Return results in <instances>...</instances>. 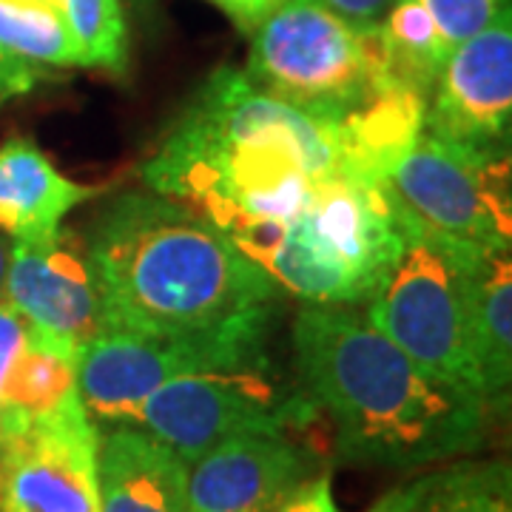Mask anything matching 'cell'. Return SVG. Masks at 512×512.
<instances>
[{"instance_id": "cell-6", "label": "cell", "mask_w": 512, "mask_h": 512, "mask_svg": "<svg viewBox=\"0 0 512 512\" xmlns=\"http://www.w3.org/2000/svg\"><path fill=\"white\" fill-rule=\"evenodd\" d=\"M399 214L402 251L370 296L367 319L430 376L481 402L473 365V296L484 256L495 251L441 237L402 208Z\"/></svg>"}, {"instance_id": "cell-1", "label": "cell", "mask_w": 512, "mask_h": 512, "mask_svg": "<svg viewBox=\"0 0 512 512\" xmlns=\"http://www.w3.org/2000/svg\"><path fill=\"white\" fill-rule=\"evenodd\" d=\"M336 177H348L342 131L259 92L237 66L202 83L143 165L148 191L234 245L291 222Z\"/></svg>"}, {"instance_id": "cell-24", "label": "cell", "mask_w": 512, "mask_h": 512, "mask_svg": "<svg viewBox=\"0 0 512 512\" xmlns=\"http://www.w3.org/2000/svg\"><path fill=\"white\" fill-rule=\"evenodd\" d=\"M52 69L40 66L35 60L12 55L6 49H0V106L12 97L32 92L40 80H46Z\"/></svg>"}, {"instance_id": "cell-9", "label": "cell", "mask_w": 512, "mask_h": 512, "mask_svg": "<svg viewBox=\"0 0 512 512\" xmlns=\"http://www.w3.org/2000/svg\"><path fill=\"white\" fill-rule=\"evenodd\" d=\"M390 200L441 237L510 254V154H481L419 131L384 174Z\"/></svg>"}, {"instance_id": "cell-5", "label": "cell", "mask_w": 512, "mask_h": 512, "mask_svg": "<svg viewBox=\"0 0 512 512\" xmlns=\"http://www.w3.org/2000/svg\"><path fill=\"white\" fill-rule=\"evenodd\" d=\"M237 248L308 305H367L402 251V214L384 183L336 177L291 222Z\"/></svg>"}, {"instance_id": "cell-19", "label": "cell", "mask_w": 512, "mask_h": 512, "mask_svg": "<svg viewBox=\"0 0 512 512\" xmlns=\"http://www.w3.org/2000/svg\"><path fill=\"white\" fill-rule=\"evenodd\" d=\"M407 512H512V473L501 458H458L416 478Z\"/></svg>"}, {"instance_id": "cell-8", "label": "cell", "mask_w": 512, "mask_h": 512, "mask_svg": "<svg viewBox=\"0 0 512 512\" xmlns=\"http://www.w3.org/2000/svg\"><path fill=\"white\" fill-rule=\"evenodd\" d=\"M316 419L296 379L282 382L274 365H248L180 376L148 393L123 427H140L185 464L242 433H291Z\"/></svg>"}, {"instance_id": "cell-22", "label": "cell", "mask_w": 512, "mask_h": 512, "mask_svg": "<svg viewBox=\"0 0 512 512\" xmlns=\"http://www.w3.org/2000/svg\"><path fill=\"white\" fill-rule=\"evenodd\" d=\"M433 18L439 35L450 49L464 43L467 37L478 35L490 26L501 12L510 9V0H419Z\"/></svg>"}, {"instance_id": "cell-26", "label": "cell", "mask_w": 512, "mask_h": 512, "mask_svg": "<svg viewBox=\"0 0 512 512\" xmlns=\"http://www.w3.org/2000/svg\"><path fill=\"white\" fill-rule=\"evenodd\" d=\"M205 3L217 6L242 35L251 37L285 0H205Z\"/></svg>"}, {"instance_id": "cell-4", "label": "cell", "mask_w": 512, "mask_h": 512, "mask_svg": "<svg viewBox=\"0 0 512 512\" xmlns=\"http://www.w3.org/2000/svg\"><path fill=\"white\" fill-rule=\"evenodd\" d=\"M242 74L342 131L350 180H382L419 137L430 106L393 83L379 20H350L325 0H285L251 35Z\"/></svg>"}, {"instance_id": "cell-18", "label": "cell", "mask_w": 512, "mask_h": 512, "mask_svg": "<svg viewBox=\"0 0 512 512\" xmlns=\"http://www.w3.org/2000/svg\"><path fill=\"white\" fill-rule=\"evenodd\" d=\"M379 29L393 83L430 103L453 49L444 43L427 9L419 0H393V6L379 18Z\"/></svg>"}, {"instance_id": "cell-15", "label": "cell", "mask_w": 512, "mask_h": 512, "mask_svg": "<svg viewBox=\"0 0 512 512\" xmlns=\"http://www.w3.org/2000/svg\"><path fill=\"white\" fill-rule=\"evenodd\" d=\"M94 194L92 185L63 177L29 140H9L0 148V231L18 245L55 237L63 217Z\"/></svg>"}, {"instance_id": "cell-12", "label": "cell", "mask_w": 512, "mask_h": 512, "mask_svg": "<svg viewBox=\"0 0 512 512\" xmlns=\"http://www.w3.org/2000/svg\"><path fill=\"white\" fill-rule=\"evenodd\" d=\"M3 299L32 325L74 348L106 333L103 296L94 279L86 239L69 228L37 245H12Z\"/></svg>"}, {"instance_id": "cell-23", "label": "cell", "mask_w": 512, "mask_h": 512, "mask_svg": "<svg viewBox=\"0 0 512 512\" xmlns=\"http://www.w3.org/2000/svg\"><path fill=\"white\" fill-rule=\"evenodd\" d=\"M416 498V478L407 481L402 487L390 490L387 495H382L373 507L367 512H407L410 504ZM276 512H345L339 504H336V495H333V481H330L328 473H316L308 481H302L296 490H293L282 507Z\"/></svg>"}, {"instance_id": "cell-16", "label": "cell", "mask_w": 512, "mask_h": 512, "mask_svg": "<svg viewBox=\"0 0 512 512\" xmlns=\"http://www.w3.org/2000/svg\"><path fill=\"white\" fill-rule=\"evenodd\" d=\"M473 365L478 396L495 419L507 416L512 387L510 254H487L473 296Z\"/></svg>"}, {"instance_id": "cell-7", "label": "cell", "mask_w": 512, "mask_h": 512, "mask_svg": "<svg viewBox=\"0 0 512 512\" xmlns=\"http://www.w3.org/2000/svg\"><path fill=\"white\" fill-rule=\"evenodd\" d=\"M276 311L259 313L231 328L194 336H126L103 333L86 345L77 365V393L97 430L123 427L137 404L160 384L225 370L271 362V333Z\"/></svg>"}, {"instance_id": "cell-27", "label": "cell", "mask_w": 512, "mask_h": 512, "mask_svg": "<svg viewBox=\"0 0 512 512\" xmlns=\"http://www.w3.org/2000/svg\"><path fill=\"white\" fill-rule=\"evenodd\" d=\"M330 9H336L339 15L350 20H379L393 6V0H325Z\"/></svg>"}, {"instance_id": "cell-11", "label": "cell", "mask_w": 512, "mask_h": 512, "mask_svg": "<svg viewBox=\"0 0 512 512\" xmlns=\"http://www.w3.org/2000/svg\"><path fill=\"white\" fill-rule=\"evenodd\" d=\"M421 131L481 154H510L512 12L450 52Z\"/></svg>"}, {"instance_id": "cell-25", "label": "cell", "mask_w": 512, "mask_h": 512, "mask_svg": "<svg viewBox=\"0 0 512 512\" xmlns=\"http://www.w3.org/2000/svg\"><path fill=\"white\" fill-rule=\"evenodd\" d=\"M26 336H29V322L0 296V390L18 353L26 345Z\"/></svg>"}, {"instance_id": "cell-3", "label": "cell", "mask_w": 512, "mask_h": 512, "mask_svg": "<svg viewBox=\"0 0 512 512\" xmlns=\"http://www.w3.org/2000/svg\"><path fill=\"white\" fill-rule=\"evenodd\" d=\"M106 333L194 336L279 311L282 288L183 205L154 191L120 194L86 237Z\"/></svg>"}, {"instance_id": "cell-14", "label": "cell", "mask_w": 512, "mask_h": 512, "mask_svg": "<svg viewBox=\"0 0 512 512\" xmlns=\"http://www.w3.org/2000/svg\"><path fill=\"white\" fill-rule=\"evenodd\" d=\"M188 464L140 427H109L97 441L100 512H188Z\"/></svg>"}, {"instance_id": "cell-10", "label": "cell", "mask_w": 512, "mask_h": 512, "mask_svg": "<svg viewBox=\"0 0 512 512\" xmlns=\"http://www.w3.org/2000/svg\"><path fill=\"white\" fill-rule=\"evenodd\" d=\"M97 441L80 396L0 436V512H100Z\"/></svg>"}, {"instance_id": "cell-13", "label": "cell", "mask_w": 512, "mask_h": 512, "mask_svg": "<svg viewBox=\"0 0 512 512\" xmlns=\"http://www.w3.org/2000/svg\"><path fill=\"white\" fill-rule=\"evenodd\" d=\"M311 476V453L291 433H242L188 464V512H276Z\"/></svg>"}, {"instance_id": "cell-2", "label": "cell", "mask_w": 512, "mask_h": 512, "mask_svg": "<svg viewBox=\"0 0 512 512\" xmlns=\"http://www.w3.org/2000/svg\"><path fill=\"white\" fill-rule=\"evenodd\" d=\"M293 367L348 464L413 470L458 461L473 456L498 421L470 393L416 365L356 305L296 313Z\"/></svg>"}, {"instance_id": "cell-20", "label": "cell", "mask_w": 512, "mask_h": 512, "mask_svg": "<svg viewBox=\"0 0 512 512\" xmlns=\"http://www.w3.org/2000/svg\"><path fill=\"white\" fill-rule=\"evenodd\" d=\"M0 49L46 69H86V57L66 20L32 3L0 0Z\"/></svg>"}, {"instance_id": "cell-28", "label": "cell", "mask_w": 512, "mask_h": 512, "mask_svg": "<svg viewBox=\"0 0 512 512\" xmlns=\"http://www.w3.org/2000/svg\"><path fill=\"white\" fill-rule=\"evenodd\" d=\"M6 265H9V245L0 239V296H3V279H6Z\"/></svg>"}, {"instance_id": "cell-21", "label": "cell", "mask_w": 512, "mask_h": 512, "mask_svg": "<svg viewBox=\"0 0 512 512\" xmlns=\"http://www.w3.org/2000/svg\"><path fill=\"white\" fill-rule=\"evenodd\" d=\"M55 12L80 43L86 69L123 72L128 63V29L120 0H18Z\"/></svg>"}, {"instance_id": "cell-17", "label": "cell", "mask_w": 512, "mask_h": 512, "mask_svg": "<svg viewBox=\"0 0 512 512\" xmlns=\"http://www.w3.org/2000/svg\"><path fill=\"white\" fill-rule=\"evenodd\" d=\"M80 353H83L80 348L29 325L26 345L18 353L0 390V436L80 396L77 393Z\"/></svg>"}]
</instances>
